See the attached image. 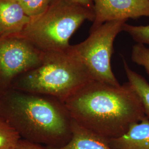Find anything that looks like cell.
<instances>
[{
	"label": "cell",
	"instance_id": "obj_1",
	"mask_svg": "<svg viewBox=\"0 0 149 149\" xmlns=\"http://www.w3.org/2000/svg\"><path fill=\"white\" fill-rule=\"evenodd\" d=\"M64 103L76 122L107 139L122 135L146 116L128 82L116 86L91 80Z\"/></svg>",
	"mask_w": 149,
	"mask_h": 149
},
{
	"label": "cell",
	"instance_id": "obj_2",
	"mask_svg": "<svg viewBox=\"0 0 149 149\" xmlns=\"http://www.w3.org/2000/svg\"><path fill=\"white\" fill-rule=\"evenodd\" d=\"M0 116L32 143L60 148L72 136L69 112L52 96L11 89L0 97Z\"/></svg>",
	"mask_w": 149,
	"mask_h": 149
},
{
	"label": "cell",
	"instance_id": "obj_3",
	"mask_svg": "<svg viewBox=\"0 0 149 149\" xmlns=\"http://www.w3.org/2000/svg\"><path fill=\"white\" fill-rule=\"evenodd\" d=\"M70 47L43 52L41 64L19 76L12 89L52 96L64 102L92 80Z\"/></svg>",
	"mask_w": 149,
	"mask_h": 149
},
{
	"label": "cell",
	"instance_id": "obj_4",
	"mask_svg": "<svg viewBox=\"0 0 149 149\" xmlns=\"http://www.w3.org/2000/svg\"><path fill=\"white\" fill-rule=\"evenodd\" d=\"M93 10L68 0H54L48 9L34 18L19 34L42 52L66 50L69 40L86 21L93 22Z\"/></svg>",
	"mask_w": 149,
	"mask_h": 149
},
{
	"label": "cell",
	"instance_id": "obj_5",
	"mask_svg": "<svg viewBox=\"0 0 149 149\" xmlns=\"http://www.w3.org/2000/svg\"><path fill=\"white\" fill-rule=\"evenodd\" d=\"M126 20L107 22L94 29L85 40L70 45V49L79 60L92 80L119 85L112 71L111 58L113 43L123 31Z\"/></svg>",
	"mask_w": 149,
	"mask_h": 149
},
{
	"label": "cell",
	"instance_id": "obj_6",
	"mask_svg": "<svg viewBox=\"0 0 149 149\" xmlns=\"http://www.w3.org/2000/svg\"><path fill=\"white\" fill-rule=\"evenodd\" d=\"M43 54L19 34L0 36V97L19 76L40 65Z\"/></svg>",
	"mask_w": 149,
	"mask_h": 149
},
{
	"label": "cell",
	"instance_id": "obj_7",
	"mask_svg": "<svg viewBox=\"0 0 149 149\" xmlns=\"http://www.w3.org/2000/svg\"><path fill=\"white\" fill-rule=\"evenodd\" d=\"M95 19L91 29L107 22L149 17V0H93Z\"/></svg>",
	"mask_w": 149,
	"mask_h": 149
},
{
	"label": "cell",
	"instance_id": "obj_8",
	"mask_svg": "<svg viewBox=\"0 0 149 149\" xmlns=\"http://www.w3.org/2000/svg\"><path fill=\"white\" fill-rule=\"evenodd\" d=\"M31 18L16 0H0V36L20 33Z\"/></svg>",
	"mask_w": 149,
	"mask_h": 149
},
{
	"label": "cell",
	"instance_id": "obj_9",
	"mask_svg": "<svg viewBox=\"0 0 149 149\" xmlns=\"http://www.w3.org/2000/svg\"><path fill=\"white\" fill-rule=\"evenodd\" d=\"M108 143L113 149H149V118L146 116L122 135L108 139Z\"/></svg>",
	"mask_w": 149,
	"mask_h": 149
},
{
	"label": "cell",
	"instance_id": "obj_10",
	"mask_svg": "<svg viewBox=\"0 0 149 149\" xmlns=\"http://www.w3.org/2000/svg\"><path fill=\"white\" fill-rule=\"evenodd\" d=\"M72 136L69 143L60 148L44 146L45 149H113L108 139L80 125L72 119Z\"/></svg>",
	"mask_w": 149,
	"mask_h": 149
},
{
	"label": "cell",
	"instance_id": "obj_11",
	"mask_svg": "<svg viewBox=\"0 0 149 149\" xmlns=\"http://www.w3.org/2000/svg\"><path fill=\"white\" fill-rule=\"evenodd\" d=\"M123 64L128 82L138 94L144 108L145 115L149 118V84L140 74L131 69L125 60Z\"/></svg>",
	"mask_w": 149,
	"mask_h": 149
},
{
	"label": "cell",
	"instance_id": "obj_12",
	"mask_svg": "<svg viewBox=\"0 0 149 149\" xmlns=\"http://www.w3.org/2000/svg\"><path fill=\"white\" fill-rule=\"evenodd\" d=\"M21 139L14 127L0 116V149H16Z\"/></svg>",
	"mask_w": 149,
	"mask_h": 149
},
{
	"label": "cell",
	"instance_id": "obj_13",
	"mask_svg": "<svg viewBox=\"0 0 149 149\" xmlns=\"http://www.w3.org/2000/svg\"><path fill=\"white\" fill-rule=\"evenodd\" d=\"M27 16L34 18L48 9L54 0H16Z\"/></svg>",
	"mask_w": 149,
	"mask_h": 149
},
{
	"label": "cell",
	"instance_id": "obj_14",
	"mask_svg": "<svg viewBox=\"0 0 149 149\" xmlns=\"http://www.w3.org/2000/svg\"><path fill=\"white\" fill-rule=\"evenodd\" d=\"M131 58L134 63L144 67L149 76V49L138 43L133 47Z\"/></svg>",
	"mask_w": 149,
	"mask_h": 149
},
{
	"label": "cell",
	"instance_id": "obj_15",
	"mask_svg": "<svg viewBox=\"0 0 149 149\" xmlns=\"http://www.w3.org/2000/svg\"><path fill=\"white\" fill-rule=\"evenodd\" d=\"M123 31L127 32L137 43L149 45V26H135L125 23Z\"/></svg>",
	"mask_w": 149,
	"mask_h": 149
},
{
	"label": "cell",
	"instance_id": "obj_16",
	"mask_svg": "<svg viewBox=\"0 0 149 149\" xmlns=\"http://www.w3.org/2000/svg\"><path fill=\"white\" fill-rule=\"evenodd\" d=\"M16 149H45L41 145L32 143L29 141L21 139Z\"/></svg>",
	"mask_w": 149,
	"mask_h": 149
},
{
	"label": "cell",
	"instance_id": "obj_17",
	"mask_svg": "<svg viewBox=\"0 0 149 149\" xmlns=\"http://www.w3.org/2000/svg\"><path fill=\"white\" fill-rule=\"evenodd\" d=\"M76 4L84 6L89 9L93 10V0H68Z\"/></svg>",
	"mask_w": 149,
	"mask_h": 149
}]
</instances>
